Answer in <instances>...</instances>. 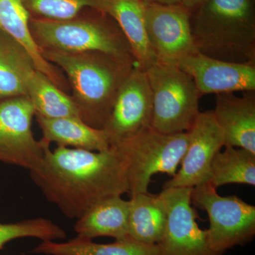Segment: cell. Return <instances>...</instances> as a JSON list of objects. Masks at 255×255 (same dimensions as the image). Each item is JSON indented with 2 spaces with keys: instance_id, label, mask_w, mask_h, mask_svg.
Instances as JSON below:
<instances>
[{
  "instance_id": "44dd1931",
  "label": "cell",
  "mask_w": 255,
  "mask_h": 255,
  "mask_svg": "<svg viewBox=\"0 0 255 255\" xmlns=\"http://www.w3.org/2000/svg\"><path fill=\"white\" fill-rule=\"evenodd\" d=\"M129 204V238L146 244H158L163 236L167 220L159 194H132Z\"/></svg>"
},
{
  "instance_id": "6da1fadb",
  "label": "cell",
  "mask_w": 255,
  "mask_h": 255,
  "mask_svg": "<svg viewBox=\"0 0 255 255\" xmlns=\"http://www.w3.org/2000/svg\"><path fill=\"white\" fill-rule=\"evenodd\" d=\"M30 175L47 200L72 219L104 199L129 191L125 162L112 147L97 152L47 146Z\"/></svg>"
},
{
  "instance_id": "cb8c5ba5",
  "label": "cell",
  "mask_w": 255,
  "mask_h": 255,
  "mask_svg": "<svg viewBox=\"0 0 255 255\" xmlns=\"http://www.w3.org/2000/svg\"><path fill=\"white\" fill-rule=\"evenodd\" d=\"M63 228L43 218L24 220L19 222L0 223V251L13 240L36 238L42 241H55L66 238Z\"/></svg>"
},
{
  "instance_id": "7a4b0ae2",
  "label": "cell",
  "mask_w": 255,
  "mask_h": 255,
  "mask_svg": "<svg viewBox=\"0 0 255 255\" xmlns=\"http://www.w3.org/2000/svg\"><path fill=\"white\" fill-rule=\"evenodd\" d=\"M41 51L45 59L66 75L81 120L102 130L121 87L135 65L101 52Z\"/></svg>"
},
{
  "instance_id": "484cf974",
  "label": "cell",
  "mask_w": 255,
  "mask_h": 255,
  "mask_svg": "<svg viewBox=\"0 0 255 255\" xmlns=\"http://www.w3.org/2000/svg\"><path fill=\"white\" fill-rule=\"evenodd\" d=\"M144 4L172 5L180 4V0H140Z\"/></svg>"
},
{
  "instance_id": "d6986e66",
  "label": "cell",
  "mask_w": 255,
  "mask_h": 255,
  "mask_svg": "<svg viewBox=\"0 0 255 255\" xmlns=\"http://www.w3.org/2000/svg\"><path fill=\"white\" fill-rule=\"evenodd\" d=\"M37 71L26 50L0 31V100L27 97V84Z\"/></svg>"
},
{
  "instance_id": "ffe728a7",
  "label": "cell",
  "mask_w": 255,
  "mask_h": 255,
  "mask_svg": "<svg viewBox=\"0 0 255 255\" xmlns=\"http://www.w3.org/2000/svg\"><path fill=\"white\" fill-rule=\"evenodd\" d=\"M31 253L46 255H160L157 245L146 244L130 238L116 240L110 244H100L78 236L64 243L42 241Z\"/></svg>"
},
{
  "instance_id": "83f0119b",
  "label": "cell",
  "mask_w": 255,
  "mask_h": 255,
  "mask_svg": "<svg viewBox=\"0 0 255 255\" xmlns=\"http://www.w3.org/2000/svg\"><path fill=\"white\" fill-rule=\"evenodd\" d=\"M254 1H255V0H254Z\"/></svg>"
},
{
  "instance_id": "5b68a950",
  "label": "cell",
  "mask_w": 255,
  "mask_h": 255,
  "mask_svg": "<svg viewBox=\"0 0 255 255\" xmlns=\"http://www.w3.org/2000/svg\"><path fill=\"white\" fill-rule=\"evenodd\" d=\"M188 142V132L162 133L151 127L112 142L110 147L125 162L130 195L148 193L154 174L164 173L174 177Z\"/></svg>"
},
{
  "instance_id": "8fae6325",
  "label": "cell",
  "mask_w": 255,
  "mask_h": 255,
  "mask_svg": "<svg viewBox=\"0 0 255 255\" xmlns=\"http://www.w3.org/2000/svg\"><path fill=\"white\" fill-rule=\"evenodd\" d=\"M188 132L189 142L180 169L163 189L194 188L209 182L213 159L225 146L224 133L213 111L200 112Z\"/></svg>"
},
{
  "instance_id": "ac0fdd59",
  "label": "cell",
  "mask_w": 255,
  "mask_h": 255,
  "mask_svg": "<svg viewBox=\"0 0 255 255\" xmlns=\"http://www.w3.org/2000/svg\"><path fill=\"white\" fill-rule=\"evenodd\" d=\"M43 134L42 140L55 142L58 147L102 152L110 149L103 130L95 128L73 117L47 119L35 115Z\"/></svg>"
},
{
  "instance_id": "52a82bcc",
  "label": "cell",
  "mask_w": 255,
  "mask_h": 255,
  "mask_svg": "<svg viewBox=\"0 0 255 255\" xmlns=\"http://www.w3.org/2000/svg\"><path fill=\"white\" fill-rule=\"evenodd\" d=\"M209 182L193 188L191 204L205 211L210 227L208 243L211 249L225 251L251 241L255 234V206L237 196H221Z\"/></svg>"
},
{
  "instance_id": "603a6c76",
  "label": "cell",
  "mask_w": 255,
  "mask_h": 255,
  "mask_svg": "<svg viewBox=\"0 0 255 255\" xmlns=\"http://www.w3.org/2000/svg\"><path fill=\"white\" fill-rule=\"evenodd\" d=\"M210 184L218 187L228 184L255 186V154L243 148L225 146L214 156Z\"/></svg>"
},
{
  "instance_id": "30bf717a",
  "label": "cell",
  "mask_w": 255,
  "mask_h": 255,
  "mask_svg": "<svg viewBox=\"0 0 255 255\" xmlns=\"http://www.w3.org/2000/svg\"><path fill=\"white\" fill-rule=\"evenodd\" d=\"M145 23L157 61L177 65L198 51L191 33V10L182 4H145Z\"/></svg>"
},
{
  "instance_id": "3957f363",
  "label": "cell",
  "mask_w": 255,
  "mask_h": 255,
  "mask_svg": "<svg viewBox=\"0 0 255 255\" xmlns=\"http://www.w3.org/2000/svg\"><path fill=\"white\" fill-rule=\"evenodd\" d=\"M254 1L206 0L192 9L191 33L198 51L231 63H255Z\"/></svg>"
},
{
  "instance_id": "8992f818",
  "label": "cell",
  "mask_w": 255,
  "mask_h": 255,
  "mask_svg": "<svg viewBox=\"0 0 255 255\" xmlns=\"http://www.w3.org/2000/svg\"><path fill=\"white\" fill-rule=\"evenodd\" d=\"M145 72L153 104L151 127L166 134L189 131L200 113L194 80L174 64L157 61Z\"/></svg>"
},
{
  "instance_id": "9a60e30c",
  "label": "cell",
  "mask_w": 255,
  "mask_h": 255,
  "mask_svg": "<svg viewBox=\"0 0 255 255\" xmlns=\"http://www.w3.org/2000/svg\"><path fill=\"white\" fill-rule=\"evenodd\" d=\"M96 10L111 16L131 48L136 67L145 71L157 63L146 33L145 4L140 0H97Z\"/></svg>"
},
{
  "instance_id": "9c48e42d",
  "label": "cell",
  "mask_w": 255,
  "mask_h": 255,
  "mask_svg": "<svg viewBox=\"0 0 255 255\" xmlns=\"http://www.w3.org/2000/svg\"><path fill=\"white\" fill-rule=\"evenodd\" d=\"M193 188L176 187L161 191L167 220L157 246L160 255H223L211 249L207 231L196 222L199 217L191 200Z\"/></svg>"
},
{
  "instance_id": "5bb4252c",
  "label": "cell",
  "mask_w": 255,
  "mask_h": 255,
  "mask_svg": "<svg viewBox=\"0 0 255 255\" xmlns=\"http://www.w3.org/2000/svg\"><path fill=\"white\" fill-rule=\"evenodd\" d=\"M213 112L224 133L225 146L255 154V92H246L242 97L234 93L216 95Z\"/></svg>"
},
{
  "instance_id": "4fadbf2b",
  "label": "cell",
  "mask_w": 255,
  "mask_h": 255,
  "mask_svg": "<svg viewBox=\"0 0 255 255\" xmlns=\"http://www.w3.org/2000/svg\"><path fill=\"white\" fill-rule=\"evenodd\" d=\"M177 65L192 78L201 97L255 91V63H231L196 51Z\"/></svg>"
},
{
  "instance_id": "277c9868",
  "label": "cell",
  "mask_w": 255,
  "mask_h": 255,
  "mask_svg": "<svg viewBox=\"0 0 255 255\" xmlns=\"http://www.w3.org/2000/svg\"><path fill=\"white\" fill-rule=\"evenodd\" d=\"M80 14L64 21L31 18L30 30L40 50L101 52L136 66L130 44L113 18L96 9L90 16Z\"/></svg>"
},
{
  "instance_id": "d4e9b609",
  "label": "cell",
  "mask_w": 255,
  "mask_h": 255,
  "mask_svg": "<svg viewBox=\"0 0 255 255\" xmlns=\"http://www.w3.org/2000/svg\"><path fill=\"white\" fill-rule=\"evenodd\" d=\"M31 18L64 21L86 9H95L97 0H21Z\"/></svg>"
},
{
  "instance_id": "ba28073f",
  "label": "cell",
  "mask_w": 255,
  "mask_h": 255,
  "mask_svg": "<svg viewBox=\"0 0 255 255\" xmlns=\"http://www.w3.org/2000/svg\"><path fill=\"white\" fill-rule=\"evenodd\" d=\"M34 108L26 96L0 100V161L36 169L50 144L36 140L32 130Z\"/></svg>"
},
{
  "instance_id": "7c38bea8",
  "label": "cell",
  "mask_w": 255,
  "mask_h": 255,
  "mask_svg": "<svg viewBox=\"0 0 255 255\" xmlns=\"http://www.w3.org/2000/svg\"><path fill=\"white\" fill-rule=\"evenodd\" d=\"M152 91L147 75L136 66L119 90L103 130L110 144L151 127Z\"/></svg>"
},
{
  "instance_id": "2e32d148",
  "label": "cell",
  "mask_w": 255,
  "mask_h": 255,
  "mask_svg": "<svg viewBox=\"0 0 255 255\" xmlns=\"http://www.w3.org/2000/svg\"><path fill=\"white\" fill-rule=\"evenodd\" d=\"M31 16L21 0H0V31L17 41L31 55L35 67L53 85L67 92L68 84L54 65L43 58L30 30Z\"/></svg>"
},
{
  "instance_id": "7402d4cb",
  "label": "cell",
  "mask_w": 255,
  "mask_h": 255,
  "mask_svg": "<svg viewBox=\"0 0 255 255\" xmlns=\"http://www.w3.org/2000/svg\"><path fill=\"white\" fill-rule=\"evenodd\" d=\"M27 97L33 106L35 115L47 119H80L71 96L60 90L38 70L28 82Z\"/></svg>"
},
{
  "instance_id": "4316f807",
  "label": "cell",
  "mask_w": 255,
  "mask_h": 255,
  "mask_svg": "<svg viewBox=\"0 0 255 255\" xmlns=\"http://www.w3.org/2000/svg\"><path fill=\"white\" fill-rule=\"evenodd\" d=\"M205 1L206 0H180V4L188 9L192 10Z\"/></svg>"
},
{
  "instance_id": "e0dca14e",
  "label": "cell",
  "mask_w": 255,
  "mask_h": 255,
  "mask_svg": "<svg viewBox=\"0 0 255 255\" xmlns=\"http://www.w3.org/2000/svg\"><path fill=\"white\" fill-rule=\"evenodd\" d=\"M129 200L122 196L100 201L77 219L74 226L77 236L92 241L103 236L116 240L129 238Z\"/></svg>"
}]
</instances>
